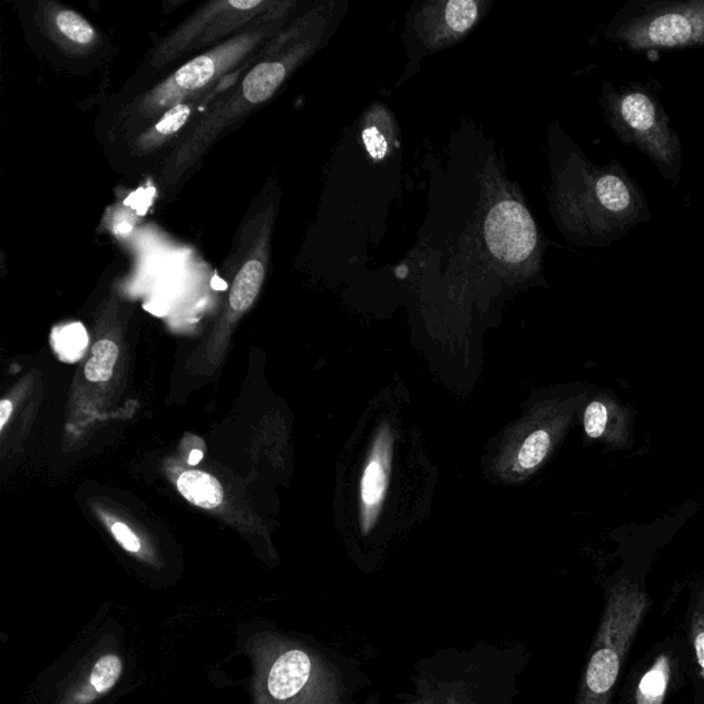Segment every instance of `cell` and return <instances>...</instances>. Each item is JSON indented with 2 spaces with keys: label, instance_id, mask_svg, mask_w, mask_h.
Returning a JSON list of instances; mask_svg holds the SVG:
<instances>
[{
  "label": "cell",
  "instance_id": "obj_1",
  "mask_svg": "<svg viewBox=\"0 0 704 704\" xmlns=\"http://www.w3.org/2000/svg\"><path fill=\"white\" fill-rule=\"evenodd\" d=\"M552 146L550 203L568 240L582 247H610L633 227L651 220L643 190L621 161L592 163L560 128L553 134Z\"/></svg>",
  "mask_w": 704,
  "mask_h": 704
},
{
  "label": "cell",
  "instance_id": "obj_2",
  "mask_svg": "<svg viewBox=\"0 0 704 704\" xmlns=\"http://www.w3.org/2000/svg\"><path fill=\"white\" fill-rule=\"evenodd\" d=\"M600 105L616 138L640 150L665 181L677 186L684 171V148L658 95L640 83L616 87L605 82Z\"/></svg>",
  "mask_w": 704,
  "mask_h": 704
},
{
  "label": "cell",
  "instance_id": "obj_3",
  "mask_svg": "<svg viewBox=\"0 0 704 704\" xmlns=\"http://www.w3.org/2000/svg\"><path fill=\"white\" fill-rule=\"evenodd\" d=\"M604 35L632 51L704 47V0H630Z\"/></svg>",
  "mask_w": 704,
  "mask_h": 704
},
{
  "label": "cell",
  "instance_id": "obj_4",
  "mask_svg": "<svg viewBox=\"0 0 704 704\" xmlns=\"http://www.w3.org/2000/svg\"><path fill=\"white\" fill-rule=\"evenodd\" d=\"M645 608L643 594L630 586H621L611 594L596 649L586 669V704H608Z\"/></svg>",
  "mask_w": 704,
  "mask_h": 704
},
{
  "label": "cell",
  "instance_id": "obj_5",
  "mask_svg": "<svg viewBox=\"0 0 704 704\" xmlns=\"http://www.w3.org/2000/svg\"><path fill=\"white\" fill-rule=\"evenodd\" d=\"M489 6L476 0L427 3L414 21V38L423 54L436 53L464 38Z\"/></svg>",
  "mask_w": 704,
  "mask_h": 704
},
{
  "label": "cell",
  "instance_id": "obj_6",
  "mask_svg": "<svg viewBox=\"0 0 704 704\" xmlns=\"http://www.w3.org/2000/svg\"><path fill=\"white\" fill-rule=\"evenodd\" d=\"M486 240L495 258L506 264L531 259L538 249V231L526 208L517 201H500L487 216Z\"/></svg>",
  "mask_w": 704,
  "mask_h": 704
},
{
  "label": "cell",
  "instance_id": "obj_7",
  "mask_svg": "<svg viewBox=\"0 0 704 704\" xmlns=\"http://www.w3.org/2000/svg\"><path fill=\"white\" fill-rule=\"evenodd\" d=\"M391 450L392 436L387 429H381L374 442L361 482L362 528L365 531H369L376 523L387 494L388 476L391 471Z\"/></svg>",
  "mask_w": 704,
  "mask_h": 704
},
{
  "label": "cell",
  "instance_id": "obj_8",
  "mask_svg": "<svg viewBox=\"0 0 704 704\" xmlns=\"http://www.w3.org/2000/svg\"><path fill=\"white\" fill-rule=\"evenodd\" d=\"M310 671L311 660L307 654L299 649L285 652L271 667L267 681L270 695L277 700L293 698L306 685Z\"/></svg>",
  "mask_w": 704,
  "mask_h": 704
},
{
  "label": "cell",
  "instance_id": "obj_9",
  "mask_svg": "<svg viewBox=\"0 0 704 704\" xmlns=\"http://www.w3.org/2000/svg\"><path fill=\"white\" fill-rule=\"evenodd\" d=\"M286 65L282 62H263L252 69L242 82V94L251 104L266 101L277 91L286 77Z\"/></svg>",
  "mask_w": 704,
  "mask_h": 704
},
{
  "label": "cell",
  "instance_id": "obj_10",
  "mask_svg": "<svg viewBox=\"0 0 704 704\" xmlns=\"http://www.w3.org/2000/svg\"><path fill=\"white\" fill-rule=\"evenodd\" d=\"M179 493L190 504L204 509L218 508L223 502V489L214 476L200 471H187L178 479Z\"/></svg>",
  "mask_w": 704,
  "mask_h": 704
},
{
  "label": "cell",
  "instance_id": "obj_11",
  "mask_svg": "<svg viewBox=\"0 0 704 704\" xmlns=\"http://www.w3.org/2000/svg\"><path fill=\"white\" fill-rule=\"evenodd\" d=\"M264 267L260 260H248L238 271L231 286L230 306L234 311L247 310L255 302L262 288Z\"/></svg>",
  "mask_w": 704,
  "mask_h": 704
},
{
  "label": "cell",
  "instance_id": "obj_12",
  "mask_svg": "<svg viewBox=\"0 0 704 704\" xmlns=\"http://www.w3.org/2000/svg\"><path fill=\"white\" fill-rule=\"evenodd\" d=\"M670 660L666 655L659 656L641 678L636 693V704H663L670 681Z\"/></svg>",
  "mask_w": 704,
  "mask_h": 704
},
{
  "label": "cell",
  "instance_id": "obj_13",
  "mask_svg": "<svg viewBox=\"0 0 704 704\" xmlns=\"http://www.w3.org/2000/svg\"><path fill=\"white\" fill-rule=\"evenodd\" d=\"M53 350L61 361L73 363L82 359L88 346V335L82 324L55 328L51 335Z\"/></svg>",
  "mask_w": 704,
  "mask_h": 704
},
{
  "label": "cell",
  "instance_id": "obj_14",
  "mask_svg": "<svg viewBox=\"0 0 704 704\" xmlns=\"http://www.w3.org/2000/svg\"><path fill=\"white\" fill-rule=\"evenodd\" d=\"M117 358H119V347L113 341L101 340L94 344L91 350V358L86 363V379L91 383H105L113 376Z\"/></svg>",
  "mask_w": 704,
  "mask_h": 704
},
{
  "label": "cell",
  "instance_id": "obj_15",
  "mask_svg": "<svg viewBox=\"0 0 704 704\" xmlns=\"http://www.w3.org/2000/svg\"><path fill=\"white\" fill-rule=\"evenodd\" d=\"M215 71V61L208 55H201V57L194 58L183 65L175 73L174 80L176 86L181 90H197V88L204 87L214 77Z\"/></svg>",
  "mask_w": 704,
  "mask_h": 704
},
{
  "label": "cell",
  "instance_id": "obj_16",
  "mask_svg": "<svg viewBox=\"0 0 704 704\" xmlns=\"http://www.w3.org/2000/svg\"><path fill=\"white\" fill-rule=\"evenodd\" d=\"M121 670H123V663H121L119 656H102L91 671L90 684L98 693L108 692L109 689L115 687L121 676Z\"/></svg>",
  "mask_w": 704,
  "mask_h": 704
},
{
  "label": "cell",
  "instance_id": "obj_17",
  "mask_svg": "<svg viewBox=\"0 0 704 704\" xmlns=\"http://www.w3.org/2000/svg\"><path fill=\"white\" fill-rule=\"evenodd\" d=\"M62 35L79 44H90L95 38L93 27L75 11L64 10L55 18Z\"/></svg>",
  "mask_w": 704,
  "mask_h": 704
},
{
  "label": "cell",
  "instance_id": "obj_18",
  "mask_svg": "<svg viewBox=\"0 0 704 704\" xmlns=\"http://www.w3.org/2000/svg\"><path fill=\"white\" fill-rule=\"evenodd\" d=\"M549 447L550 436L548 432L541 431V429L533 432V434L524 440L522 449L519 451L517 460H519L520 467L524 469L538 467V465L544 461L546 454H548Z\"/></svg>",
  "mask_w": 704,
  "mask_h": 704
},
{
  "label": "cell",
  "instance_id": "obj_19",
  "mask_svg": "<svg viewBox=\"0 0 704 704\" xmlns=\"http://www.w3.org/2000/svg\"><path fill=\"white\" fill-rule=\"evenodd\" d=\"M607 407L601 402H592L585 412V431L590 438H600L607 427Z\"/></svg>",
  "mask_w": 704,
  "mask_h": 704
},
{
  "label": "cell",
  "instance_id": "obj_20",
  "mask_svg": "<svg viewBox=\"0 0 704 704\" xmlns=\"http://www.w3.org/2000/svg\"><path fill=\"white\" fill-rule=\"evenodd\" d=\"M190 116V108L187 105H176L163 116L157 123L156 130L163 135L174 134L185 126Z\"/></svg>",
  "mask_w": 704,
  "mask_h": 704
},
{
  "label": "cell",
  "instance_id": "obj_21",
  "mask_svg": "<svg viewBox=\"0 0 704 704\" xmlns=\"http://www.w3.org/2000/svg\"><path fill=\"white\" fill-rule=\"evenodd\" d=\"M112 533L115 535L116 541L128 552L137 553L141 549V542H139L137 535L132 533L126 524L120 522L113 524Z\"/></svg>",
  "mask_w": 704,
  "mask_h": 704
},
{
  "label": "cell",
  "instance_id": "obj_22",
  "mask_svg": "<svg viewBox=\"0 0 704 704\" xmlns=\"http://www.w3.org/2000/svg\"><path fill=\"white\" fill-rule=\"evenodd\" d=\"M11 413H13V403L7 401V399L0 402V431H3V428H5Z\"/></svg>",
  "mask_w": 704,
  "mask_h": 704
},
{
  "label": "cell",
  "instance_id": "obj_23",
  "mask_svg": "<svg viewBox=\"0 0 704 704\" xmlns=\"http://www.w3.org/2000/svg\"><path fill=\"white\" fill-rule=\"evenodd\" d=\"M695 648H696V656H698V662L700 665V669H702V674L704 677V630H703V632L698 633V636H696Z\"/></svg>",
  "mask_w": 704,
  "mask_h": 704
},
{
  "label": "cell",
  "instance_id": "obj_24",
  "mask_svg": "<svg viewBox=\"0 0 704 704\" xmlns=\"http://www.w3.org/2000/svg\"><path fill=\"white\" fill-rule=\"evenodd\" d=\"M262 5L260 0H231L230 6L238 10H251Z\"/></svg>",
  "mask_w": 704,
  "mask_h": 704
},
{
  "label": "cell",
  "instance_id": "obj_25",
  "mask_svg": "<svg viewBox=\"0 0 704 704\" xmlns=\"http://www.w3.org/2000/svg\"><path fill=\"white\" fill-rule=\"evenodd\" d=\"M203 457H204L203 451L193 450L192 453H190L189 460H187V461H189V464L192 465V467H194V465H197L198 462L203 460Z\"/></svg>",
  "mask_w": 704,
  "mask_h": 704
},
{
  "label": "cell",
  "instance_id": "obj_26",
  "mask_svg": "<svg viewBox=\"0 0 704 704\" xmlns=\"http://www.w3.org/2000/svg\"><path fill=\"white\" fill-rule=\"evenodd\" d=\"M212 288H214L215 291H225V289H227V284L225 281L219 280L218 277H215L214 281H212Z\"/></svg>",
  "mask_w": 704,
  "mask_h": 704
}]
</instances>
